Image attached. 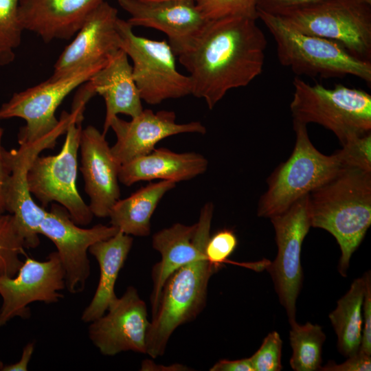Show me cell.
Instances as JSON below:
<instances>
[{"label":"cell","mask_w":371,"mask_h":371,"mask_svg":"<svg viewBox=\"0 0 371 371\" xmlns=\"http://www.w3.org/2000/svg\"><path fill=\"white\" fill-rule=\"evenodd\" d=\"M210 371H254L249 358L237 360L223 359L216 363Z\"/></svg>","instance_id":"cell-38"},{"label":"cell","mask_w":371,"mask_h":371,"mask_svg":"<svg viewBox=\"0 0 371 371\" xmlns=\"http://www.w3.org/2000/svg\"><path fill=\"white\" fill-rule=\"evenodd\" d=\"M282 341L276 331L264 339L259 349L249 357L254 371H280L282 370Z\"/></svg>","instance_id":"cell-33"},{"label":"cell","mask_w":371,"mask_h":371,"mask_svg":"<svg viewBox=\"0 0 371 371\" xmlns=\"http://www.w3.org/2000/svg\"><path fill=\"white\" fill-rule=\"evenodd\" d=\"M65 287V272L56 251L45 261L26 258L14 276H0V328L15 317L29 318L31 303L58 302Z\"/></svg>","instance_id":"cell-12"},{"label":"cell","mask_w":371,"mask_h":371,"mask_svg":"<svg viewBox=\"0 0 371 371\" xmlns=\"http://www.w3.org/2000/svg\"><path fill=\"white\" fill-rule=\"evenodd\" d=\"M3 129L0 128V216L6 212L5 196L10 168L6 150L2 145Z\"/></svg>","instance_id":"cell-37"},{"label":"cell","mask_w":371,"mask_h":371,"mask_svg":"<svg viewBox=\"0 0 371 371\" xmlns=\"http://www.w3.org/2000/svg\"><path fill=\"white\" fill-rule=\"evenodd\" d=\"M206 19L226 16H245L258 19V0H196Z\"/></svg>","instance_id":"cell-30"},{"label":"cell","mask_w":371,"mask_h":371,"mask_svg":"<svg viewBox=\"0 0 371 371\" xmlns=\"http://www.w3.org/2000/svg\"><path fill=\"white\" fill-rule=\"evenodd\" d=\"M99 69L87 68L47 80L20 92L14 93L0 107V120L19 117L25 125L18 135L19 144H31L54 133L65 134L70 122L83 115L85 108L72 106L63 111L59 119L55 113L63 100L75 89L87 82Z\"/></svg>","instance_id":"cell-6"},{"label":"cell","mask_w":371,"mask_h":371,"mask_svg":"<svg viewBox=\"0 0 371 371\" xmlns=\"http://www.w3.org/2000/svg\"><path fill=\"white\" fill-rule=\"evenodd\" d=\"M142 1H169V0H142ZM196 1V0H192Z\"/></svg>","instance_id":"cell-40"},{"label":"cell","mask_w":371,"mask_h":371,"mask_svg":"<svg viewBox=\"0 0 371 371\" xmlns=\"http://www.w3.org/2000/svg\"><path fill=\"white\" fill-rule=\"evenodd\" d=\"M371 370V357L359 350L356 354L348 357V359L339 364L333 361L320 367L322 371H370Z\"/></svg>","instance_id":"cell-35"},{"label":"cell","mask_w":371,"mask_h":371,"mask_svg":"<svg viewBox=\"0 0 371 371\" xmlns=\"http://www.w3.org/2000/svg\"><path fill=\"white\" fill-rule=\"evenodd\" d=\"M207 166V160L199 153H178L165 148H155L147 155L121 165L118 177L119 181L126 186L154 179L177 183L202 175Z\"/></svg>","instance_id":"cell-23"},{"label":"cell","mask_w":371,"mask_h":371,"mask_svg":"<svg viewBox=\"0 0 371 371\" xmlns=\"http://www.w3.org/2000/svg\"><path fill=\"white\" fill-rule=\"evenodd\" d=\"M238 245L237 237L233 230L223 229L210 236L205 255L209 263L217 271L223 264L229 262V257L234 253Z\"/></svg>","instance_id":"cell-32"},{"label":"cell","mask_w":371,"mask_h":371,"mask_svg":"<svg viewBox=\"0 0 371 371\" xmlns=\"http://www.w3.org/2000/svg\"><path fill=\"white\" fill-rule=\"evenodd\" d=\"M270 219L275 231L278 254L267 269L291 324L295 322L296 302L303 282L302 246L311 227L308 194Z\"/></svg>","instance_id":"cell-11"},{"label":"cell","mask_w":371,"mask_h":371,"mask_svg":"<svg viewBox=\"0 0 371 371\" xmlns=\"http://www.w3.org/2000/svg\"><path fill=\"white\" fill-rule=\"evenodd\" d=\"M133 26L150 27L164 33L175 54L201 29L206 19L192 0L146 1L117 0Z\"/></svg>","instance_id":"cell-20"},{"label":"cell","mask_w":371,"mask_h":371,"mask_svg":"<svg viewBox=\"0 0 371 371\" xmlns=\"http://www.w3.org/2000/svg\"><path fill=\"white\" fill-rule=\"evenodd\" d=\"M108 0H20L19 16L24 30L36 34L45 43L68 40L89 14Z\"/></svg>","instance_id":"cell-21"},{"label":"cell","mask_w":371,"mask_h":371,"mask_svg":"<svg viewBox=\"0 0 371 371\" xmlns=\"http://www.w3.org/2000/svg\"><path fill=\"white\" fill-rule=\"evenodd\" d=\"M293 85V121L322 125L331 131L341 145L371 132V95L366 91L342 84L326 88L298 77Z\"/></svg>","instance_id":"cell-5"},{"label":"cell","mask_w":371,"mask_h":371,"mask_svg":"<svg viewBox=\"0 0 371 371\" xmlns=\"http://www.w3.org/2000/svg\"><path fill=\"white\" fill-rule=\"evenodd\" d=\"M311 225L330 233L341 250L338 269L347 276L350 260L371 225V172L345 168L308 194Z\"/></svg>","instance_id":"cell-2"},{"label":"cell","mask_w":371,"mask_h":371,"mask_svg":"<svg viewBox=\"0 0 371 371\" xmlns=\"http://www.w3.org/2000/svg\"><path fill=\"white\" fill-rule=\"evenodd\" d=\"M324 0H258L257 10L272 14H278L284 11L293 10Z\"/></svg>","instance_id":"cell-36"},{"label":"cell","mask_w":371,"mask_h":371,"mask_svg":"<svg viewBox=\"0 0 371 371\" xmlns=\"http://www.w3.org/2000/svg\"><path fill=\"white\" fill-rule=\"evenodd\" d=\"M34 350V342H29L23 349L22 355L20 360L17 362L6 366H3L0 370L2 371H26L27 366Z\"/></svg>","instance_id":"cell-39"},{"label":"cell","mask_w":371,"mask_h":371,"mask_svg":"<svg viewBox=\"0 0 371 371\" xmlns=\"http://www.w3.org/2000/svg\"><path fill=\"white\" fill-rule=\"evenodd\" d=\"M293 123L295 133L293 150L268 177L267 189L258 204V216L270 218L284 212L345 168L337 152L326 155L313 146L306 124Z\"/></svg>","instance_id":"cell-4"},{"label":"cell","mask_w":371,"mask_h":371,"mask_svg":"<svg viewBox=\"0 0 371 371\" xmlns=\"http://www.w3.org/2000/svg\"><path fill=\"white\" fill-rule=\"evenodd\" d=\"M110 128L117 138L111 147V152L120 165L150 153L158 142L166 137L180 133H206L200 122L179 124L174 111L154 112L150 109H143L131 121L116 116L111 120Z\"/></svg>","instance_id":"cell-18"},{"label":"cell","mask_w":371,"mask_h":371,"mask_svg":"<svg viewBox=\"0 0 371 371\" xmlns=\"http://www.w3.org/2000/svg\"><path fill=\"white\" fill-rule=\"evenodd\" d=\"M213 210L212 203H207L201 209L197 223L192 225L176 223L153 236V247L159 252L161 260L152 269V316L157 311L163 286L170 275L205 254L210 236Z\"/></svg>","instance_id":"cell-16"},{"label":"cell","mask_w":371,"mask_h":371,"mask_svg":"<svg viewBox=\"0 0 371 371\" xmlns=\"http://www.w3.org/2000/svg\"><path fill=\"white\" fill-rule=\"evenodd\" d=\"M175 185L174 181L161 180L117 200L109 212L111 225L130 236H149L152 215L161 198Z\"/></svg>","instance_id":"cell-25"},{"label":"cell","mask_w":371,"mask_h":371,"mask_svg":"<svg viewBox=\"0 0 371 371\" xmlns=\"http://www.w3.org/2000/svg\"><path fill=\"white\" fill-rule=\"evenodd\" d=\"M218 271L205 255L172 273L166 281L147 333L146 353L161 356L172 333L195 319L203 309L211 276Z\"/></svg>","instance_id":"cell-7"},{"label":"cell","mask_w":371,"mask_h":371,"mask_svg":"<svg viewBox=\"0 0 371 371\" xmlns=\"http://www.w3.org/2000/svg\"><path fill=\"white\" fill-rule=\"evenodd\" d=\"M291 325L289 332L292 355L290 366L295 371L319 370L322 364V346L326 335L318 324L295 322Z\"/></svg>","instance_id":"cell-27"},{"label":"cell","mask_w":371,"mask_h":371,"mask_svg":"<svg viewBox=\"0 0 371 371\" xmlns=\"http://www.w3.org/2000/svg\"><path fill=\"white\" fill-rule=\"evenodd\" d=\"M87 82L95 93L101 95L105 102L104 135L110 128L111 120L118 114L133 118L143 111L142 99L133 77L132 65L122 49Z\"/></svg>","instance_id":"cell-22"},{"label":"cell","mask_w":371,"mask_h":371,"mask_svg":"<svg viewBox=\"0 0 371 371\" xmlns=\"http://www.w3.org/2000/svg\"><path fill=\"white\" fill-rule=\"evenodd\" d=\"M84 116L74 118L68 126L64 144L56 155L37 156L27 173L28 190L46 208L57 202L65 207L78 225H87L93 214L76 187L78 153Z\"/></svg>","instance_id":"cell-9"},{"label":"cell","mask_w":371,"mask_h":371,"mask_svg":"<svg viewBox=\"0 0 371 371\" xmlns=\"http://www.w3.org/2000/svg\"><path fill=\"white\" fill-rule=\"evenodd\" d=\"M274 15L302 33L334 41L371 62V0H324Z\"/></svg>","instance_id":"cell-8"},{"label":"cell","mask_w":371,"mask_h":371,"mask_svg":"<svg viewBox=\"0 0 371 371\" xmlns=\"http://www.w3.org/2000/svg\"><path fill=\"white\" fill-rule=\"evenodd\" d=\"M3 366L2 362L0 361V368Z\"/></svg>","instance_id":"cell-41"},{"label":"cell","mask_w":371,"mask_h":371,"mask_svg":"<svg viewBox=\"0 0 371 371\" xmlns=\"http://www.w3.org/2000/svg\"><path fill=\"white\" fill-rule=\"evenodd\" d=\"M62 135L54 133L31 144H19L18 149L6 151L10 168L5 196L6 212L14 217L27 249L38 246L39 227L47 210L33 199L27 187V173L34 159L43 150L54 148Z\"/></svg>","instance_id":"cell-17"},{"label":"cell","mask_w":371,"mask_h":371,"mask_svg":"<svg viewBox=\"0 0 371 371\" xmlns=\"http://www.w3.org/2000/svg\"><path fill=\"white\" fill-rule=\"evenodd\" d=\"M117 9L104 1L87 16L54 66L56 78L87 68L103 67L121 49Z\"/></svg>","instance_id":"cell-14"},{"label":"cell","mask_w":371,"mask_h":371,"mask_svg":"<svg viewBox=\"0 0 371 371\" xmlns=\"http://www.w3.org/2000/svg\"><path fill=\"white\" fill-rule=\"evenodd\" d=\"M365 287L364 274L352 282L348 292L337 301L335 309L329 314L337 336L338 350L347 357L356 354L360 348Z\"/></svg>","instance_id":"cell-26"},{"label":"cell","mask_w":371,"mask_h":371,"mask_svg":"<svg viewBox=\"0 0 371 371\" xmlns=\"http://www.w3.org/2000/svg\"><path fill=\"white\" fill-rule=\"evenodd\" d=\"M20 0H0V67L12 63L24 30L19 16Z\"/></svg>","instance_id":"cell-29"},{"label":"cell","mask_w":371,"mask_h":371,"mask_svg":"<svg viewBox=\"0 0 371 371\" xmlns=\"http://www.w3.org/2000/svg\"><path fill=\"white\" fill-rule=\"evenodd\" d=\"M273 38L279 62L298 76L323 78L354 76L371 84V62L357 58L339 43L302 33L279 16L257 10Z\"/></svg>","instance_id":"cell-3"},{"label":"cell","mask_w":371,"mask_h":371,"mask_svg":"<svg viewBox=\"0 0 371 371\" xmlns=\"http://www.w3.org/2000/svg\"><path fill=\"white\" fill-rule=\"evenodd\" d=\"M25 241L16 220L11 214L0 216V276H14L25 254Z\"/></svg>","instance_id":"cell-28"},{"label":"cell","mask_w":371,"mask_h":371,"mask_svg":"<svg viewBox=\"0 0 371 371\" xmlns=\"http://www.w3.org/2000/svg\"><path fill=\"white\" fill-rule=\"evenodd\" d=\"M117 27L121 49L133 62V77L142 100L154 105L192 93L190 78L177 70L176 55L168 42L136 35L133 27L120 18Z\"/></svg>","instance_id":"cell-10"},{"label":"cell","mask_w":371,"mask_h":371,"mask_svg":"<svg viewBox=\"0 0 371 371\" xmlns=\"http://www.w3.org/2000/svg\"><path fill=\"white\" fill-rule=\"evenodd\" d=\"M119 230L114 226L98 224L88 229L80 227L65 207L52 203L39 227L55 245L65 272L66 288L71 293L84 290L91 268L87 251L95 243L109 238Z\"/></svg>","instance_id":"cell-13"},{"label":"cell","mask_w":371,"mask_h":371,"mask_svg":"<svg viewBox=\"0 0 371 371\" xmlns=\"http://www.w3.org/2000/svg\"><path fill=\"white\" fill-rule=\"evenodd\" d=\"M150 322L144 301L135 287L128 286L103 315L91 322L89 337L106 356L126 351L146 354Z\"/></svg>","instance_id":"cell-15"},{"label":"cell","mask_w":371,"mask_h":371,"mask_svg":"<svg viewBox=\"0 0 371 371\" xmlns=\"http://www.w3.org/2000/svg\"><path fill=\"white\" fill-rule=\"evenodd\" d=\"M79 149L89 207L93 216L107 217L120 199L118 176L121 165L114 157L105 135L93 126L82 130Z\"/></svg>","instance_id":"cell-19"},{"label":"cell","mask_w":371,"mask_h":371,"mask_svg":"<svg viewBox=\"0 0 371 371\" xmlns=\"http://www.w3.org/2000/svg\"><path fill=\"white\" fill-rule=\"evenodd\" d=\"M131 236L118 231L112 237L90 246L89 252L98 262L100 278L95 292L82 312L81 319L91 322L103 315L117 300L115 285L133 245Z\"/></svg>","instance_id":"cell-24"},{"label":"cell","mask_w":371,"mask_h":371,"mask_svg":"<svg viewBox=\"0 0 371 371\" xmlns=\"http://www.w3.org/2000/svg\"><path fill=\"white\" fill-rule=\"evenodd\" d=\"M256 19H207L175 55L189 73L192 95L208 108L231 89L246 87L262 71L267 38Z\"/></svg>","instance_id":"cell-1"},{"label":"cell","mask_w":371,"mask_h":371,"mask_svg":"<svg viewBox=\"0 0 371 371\" xmlns=\"http://www.w3.org/2000/svg\"><path fill=\"white\" fill-rule=\"evenodd\" d=\"M336 152L345 168L371 172V132L348 140Z\"/></svg>","instance_id":"cell-31"},{"label":"cell","mask_w":371,"mask_h":371,"mask_svg":"<svg viewBox=\"0 0 371 371\" xmlns=\"http://www.w3.org/2000/svg\"><path fill=\"white\" fill-rule=\"evenodd\" d=\"M366 287L363 304V328L359 350L371 355V278L370 271L365 273Z\"/></svg>","instance_id":"cell-34"}]
</instances>
